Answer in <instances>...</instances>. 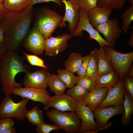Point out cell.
<instances>
[{"instance_id": "obj_1", "label": "cell", "mask_w": 133, "mask_h": 133, "mask_svg": "<svg viewBox=\"0 0 133 133\" xmlns=\"http://www.w3.org/2000/svg\"><path fill=\"white\" fill-rule=\"evenodd\" d=\"M33 7L9 11L1 23L4 30V47L6 51L17 52L29 31L32 20Z\"/></svg>"}, {"instance_id": "obj_2", "label": "cell", "mask_w": 133, "mask_h": 133, "mask_svg": "<svg viewBox=\"0 0 133 133\" xmlns=\"http://www.w3.org/2000/svg\"><path fill=\"white\" fill-rule=\"evenodd\" d=\"M25 58V56L19 55L17 52L7 51L4 54L0 69V80L6 96L12 94L13 90L22 87V83L15 80L18 73L30 72V66L24 63Z\"/></svg>"}, {"instance_id": "obj_3", "label": "cell", "mask_w": 133, "mask_h": 133, "mask_svg": "<svg viewBox=\"0 0 133 133\" xmlns=\"http://www.w3.org/2000/svg\"><path fill=\"white\" fill-rule=\"evenodd\" d=\"M63 17L49 7L43 6L38 11L34 25L47 39L51 36L58 27L66 26L63 22Z\"/></svg>"}, {"instance_id": "obj_4", "label": "cell", "mask_w": 133, "mask_h": 133, "mask_svg": "<svg viewBox=\"0 0 133 133\" xmlns=\"http://www.w3.org/2000/svg\"><path fill=\"white\" fill-rule=\"evenodd\" d=\"M46 115L50 121L61 129L68 132L79 133L82 122L74 112H66L52 109L47 111Z\"/></svg>"}, {"instance_id": "obj_5", "label": "cell", "mask_w": 133, "mask_h": 133, "mask_svg": "<svg viewBox=\"0 0 133 133\" xmlns=\"http://www.w3.org/2000/svg\"><path fill=\"white\" fill-rule=\"evenodd\" d=\"M114 69L118 75L120 80L128 75L133 64V52L121 53L116 50L114 47L109 45L103 47Z\"/></svg>"}, {"instance_id": "obj_6", "label": "cell", "mask_w": 133, "mask_h": 133, "mask_svg": "<svg viewBox=\"0 0 133 133\" xmlns=\"http://www.w3.org/2000/svg\"><path fill=\"white\" fill-rule=\"evenodd\" d=\"M29 100L23 98L16 103L10 95L6 96L0 103V119L14 118L19 121L23 120L27 111L26 106Z\"/></svg>"}, {"instance_id": "obj_7", "label": "cell", "mask_w": 133, "mask_h": 133, "mask_svg": "<svg viewBox=\"0 0 133 133\" xmlns=\"http://www.w3.org/2000/svg\"><path fill=\"white\" fill-rule=\"evenodd\" d=\"M80 17L78 25L74 31L70 34L71 38L73 37H82L83 35V31L87 32L89 34L90 40L93 39L98 43L99 46L103 47L109 45L115 47L103 38L99 32L95 29L89 22L87 17V12L84 9L80 7L79 9Z\"/></svg>"}, {"instance_id": "obj_8", "label": "cell", "mask_w": 133, "mask_h": 133, "mask_svg": "<svg viewBox=\"0 0 133 133\" xmlns=\"http://www.w3.org/2000/svg\"><path fill=\"white\" fill-rule=\"evenodd\" d=\"M45 38L35 25L29 30L23 41L22 46L27 51L38 55L43 54L44 51Z\"/></svg>"}, {"instance_id": "obj_9", "label": "cell", "mask_w": 133, "mask_h": 133, "mask_svg": "<svg viewBox=\"0 0 133 133\" xmlns=\"http://www.w3.org/2000/svg\"><path fill=\"white\" fill-rule=\"evenodd\" d=\"M12 93L22 98H26L34 101L41 103L44 105L45 110H47L50 97L46 89L33 87H21L13 90Z\"/></svg>"}, {"instance_id": "obj_10", "label": "cell", "mask_w": 133, "mask_h": 133, "mask_svg": "<svg viewBox=\"0 0 133 133\" xmlns=\"http://www.w3.org/2000/svg\"><path fill=\"white\" fill-rule=\"evenodd\" d=\"M77 102V109L75 113L82 122L81 126L79 133H87L90 131L98 130L99 126L94 121L92 109L80 102Z\"/></svg>"}, {"instance_id": "obj_11", "label": "cell", "mask_w": 133, "mask_h": 133, "mask_svg": "<svg viewBox=\"0 0 133 133\" xmlns=\"http://www.w3.org/2000/svg\"><path fill=\"white\" fill-rule=\"evenodd\" d=\"M71 38L70 34H65L56 37L51 36L45 39L44 43L45 55L55 57L59 53L63 52L68 47L67 41Z\"/></svg>"}, {"instance_id": "obj_12", "label": "cell", "mask_w": 133, "mask_h": 133, "mask_svg": "<svg viewBox=\"0 0 133 133\" xmlns=\"http://www.w3.org/2000/svg\"><path fill=\"white\" fill-rule=\"evenodd\" d=\"M50 75L45 69L26 73L22 84L26 87L46 89Z\"/></svg>"}, {"instance_id": "obj_13", "label": "cell", "mask_w": 133, "mask_h": 133, "mask_svg": "<svg viewBox=\"0 0 133 133\" xmlns=\"http://www.w3.org/2000/svg\"><path fill=\"white\" fill-rule=\"evenodd\" d=\"M65 7V12L63 17V23L66 24V22H68V29L72 33L75 29L79 19V5L77 0H60Z\"/></svg>"}, {"instance_id": "obj_14", "label": "cell", "mask_w": 133, "mask_h": 133, "mask_svg": "<svg viewBox=\"0 0 133 133\" xmlns=\"http://www.w3.org/2000/svg\"><path fill=\"white\" fill-rule=\"evenodd\" d=\"M103 34L106 41L109 43L115 45L116 39L119 37L122 30L116 19H112L100 24L95 28Z\"/></svg>"}, {"instance_id": "obj_15", "label": "cell", "mask_w": 133, "mask_h": 133, "mask_svg": "<svg viewBox=\"0 0 133 133\" xmlns=\"http://www.w3.org/2000/svg\"><path fill=\"white\" fill-rule=\"evenodd\" d=\"M125 92L123 81L120 80L115 86L109 89L105 98L98 108L123 105Z\"/></svg>"}, {"instance_id": "obj_16", "label": "cell", "mask_w": 133, "mask_h": 133, "mask_svg": "<svg viewBox=\"0 0 133 133\" xmlns=\"http://www.w3.org/2000/svg\"><path fill=\"white\" fill-rule=\"evenodd\" d=\"M92 111L99 128L106 125L114 116L123 114L124 110L123 105H121L92 109Z\"/></svg>"}, {"instance_id": "obj_17", "label": "cell", "mask_w": 133, "mask_h": 133, "mask_svg": "<svg viewBox=\"0 0 133 133\" xmlns=\"http://www.w3.org/2000/svg\"><path fill=\"white\" fill-rule=\"evenodd\" d=\"M50 107L62 111L75 112L77 109V102L67 93L50 97L47 110Z\"/></svg>"}, {"instance_id": "obj_18", "label": "cell", "mask_w": 133, "mask_h": 133, "mask_svg": "<svg viewBox=\"0 0 133 133\" xmlns=\"http://www.w3.org/2000/svg\"><path fill=\"white\" fill-rule=\"evenodd\" d=\"M112 9L108 8L96 7L87 12L88 20L94 28L109 20Z\"/></svg>"}, {"instance_id": "obj_19", "label": "cell", "mask_w": 133, "mask_h": 133, "mask_svg": "<svg viewBox=\"0 0 133 133\" xmlns=\"http://www.w3.org/2000/svg\"><path fill=\"white\" fill-rule=\"evenodd\" d=\"M109 89L106 88H94L90 91L81 102L92 109L98 108L105 98Z\"/></svg>"}, {"instance_id": "obj_20", "label": "cell", "mask_w": 133, "mask_h": 133, "mask_svg": "<svg viewBox=\"0 0 133 133\" xmlns=\"http://www.w3.org/2000/svg\"><path fill=\"white\" fill-rule=\"evenodd\" d=\"M119 77L114 69L105 74L99 76L95 81V88H106L109 89L115 86L120 81Z\"/></svg>"}, {"instance_id": "obj_21", "label": "cell", "mask_w": 133, "mask_h": 133, "mask_svg": "<svg viewBox=\"0 0 133 133\" xmlns=\"http://www.w3.org/2000/svg\"><path fill=\"white\" fill-rule=\"evenodd\" d=\"M98 73L99 76L105 74L114 70L111 62L103 47L98 49L97 53Z\"/></svg>"}, {"instance_id": "obj_22", "label": "cell", "mask_w": 133, "mask_h": 133, "mask_svg": "<svg viewBox=\"0 0 133 133\" xmlns=\"http://www.w3.org/2000/svg\"><path fill=\"white\" fill-rule=\"evenodd\" d=\"M98 49L95 48L90 52V58L88 63L85 76L95 81L99 76L98 73L97 53Z\"/></svg>"}, {"instance_id": "obj_23", "label": "cell", "mask_w": 133, "mask_h": 133, "mask_svg": "<svg viewBox=\"0 0 133 133\" xmlns=\"http://www.w3.org/2000/svg\"><path fill=\"white\" fill-rule=\"evenodd\" d=\"M50 87V91L54 92L55 95H61L65 93L67 88L66 84L53 73L50 74L47 83V87Z\"/></svg>"}, {"instance_id": "obj_24", "label": "cell", "mask_w": 133, "mask_h": 133, "mask_svg": "<svg viewBox=\"0 0 133 133\" xmlns=\"http://www.w3.org/2000/svg\"><path fill=\"white\" fill-rule=\"evenodd\" d=\"M83 58L81 53H72L64 62L66 69L73 73H76L81 65Z\"/></svg>"}, {"instance_id": "obj_25", "label": "cell", "mask_w": 133, "mask_h": 133, "mask_svg": "<svg viewBox=\"0 0 133 133\" xmlns=\"http://www.w3.org/2000/svg\"><path fill=\"white\" fill-rule=\"evenodd\" d=\"M28 123L37 126L40 124L45 123L42 111L36 106L31 110L26 111L25 116Z\"/></svg>"}, {"instance_id": "obj_26", "label": "cell", "mask_w": 133, "mask_h": 133, "mask_svg": "<svg viewBox=\"0 0 133 133\" xmlns=\"http://www.w3.org/2000/svg\"><path fill=\"white\" fill-rule=\"evenodd\" d=\"M123 105L124 112L121 119L122 124L124 126L128 125L133 113V100L125 92Z\"/></svg>"}, {"instance_id": "obj_27", "label": "cell", "mask_w": 133, "mask_h": 133, "mask_svg": "<svg viewBox=\"0 0 133 133\" xmlns=\"http://www.w3.org/2000/svg\"><path fill=\"white\" fill-rule=\"evenodd\" d=\"M58 77L66 84L67 88H70L76 84L77 77L66 69L62 68L57 71Z\"/></svg>"}, {"instance_id": "obj_28", "label": "cell", "mask_w": 133, "mask_h": 133, "mask_svg": "<svg viewBox=\"0 0 133 133\" xmlns=\"http://www.w3.org/2000/svg\"><path fill=\"white\" fill-rule=\"evenodd\" d=\"M31 0H4L3 4L9 11L20 10L27 7Z\"/></svg>"}, {"instance_id": "obj_29", "label": "cell", "mask_w": 133, "mask_h": 133, "mask_svg": "<svg viewBox=\"0 0 133 133\" xmlns=\"http://www.w3.org/2000/svg\"><path fill=\"white\" fill-rule=\"evenodd\" d=\"M89 92L81 86L76 84L66 91L67 94L77 102H80L83 100Z\"/></svg>"}, {"instance_id": "obj_30", "label": "cell", "mask_w": 133, "mask_h": 133, "mask_svg": "<svg viewBox=\"0 0 133 133\" xmlns=\"http://www.w3.org/2000/svg\"><path fill=\"white\" fill-rule=\"evenodd\" d=\"M127 0L133 4V0H98L97 6L119 10L123 7Z\"/></svg>"}, {"instance_id": "obj_31", "label": "cell", "mask_w": 133, "mask_h": 133, "mask_svg": "<svg viewBox=\"0 0 133 133\" xmlns=\"http://www.w3.org/2000/svg\"><path fill=\"white\" fill-rule=\"evenodd\" d=\"M123 23L121 28L124 33L127 34L129 26L133 20V5L128 7L121 16Z\"/></svg>"}, {"instance_id": "obj_32", "label": "cell", "mask_w": 133, "mask_h": 133, "mask_svg": "<svg viewBox=\"0 0 133 133\" xmlns=\"http://www.w3.org/2000/svg\"><path fill=\"white\" fill-rule=\"evenodd\" d=\"M22 52L26 58L31 65L49 69L45 65L44 61L41 58L35 55L28 54L23 51Z\"/></svg>"}, {"instance_id": "obj_33", "label": "cell", "mask_w": 133, "mask_h": 133, "mask_svg": "<svg viewBox=\"0 0 133 133\" xmlns=\"http://www.w3.org/2000/svg\"><path fill=\"white\" fill-rule=\"evenodd\" d=\"M76 84L81 86L89 91L95 88L96 86L95 81L86 76L83 77H77Z\"/></svg>"}, {"instance_id": "obj_34", "label": "cell", "mask_w": 133, "mask_h": 133, "mask_svg": "<svg viewBox=\"0 0 133 133\" xmlns=\"http://www.w3.org/2000/svg\"><path fill=\"white\" fill-rule=\"evenodd\" d=\"M61 129L56 125H52L45 123L41 124L35 128V130L38 133H49L53 131H59Z\"/></svg>"}, {"instance_id": "obj_35", "label": "cell", "mask_w": 133, "mask_h": 133, "mask_svg": "<svg viewBox=\"0 0 133 133\" xmlns=\"http://www.w3.org/2000/svg\"><path fill=\"white\" fill-rule=\"evenodd\" d=\"M122 81L125 92L133 100V77L127 75L123 79Z\"/></svg>"}, {"instance_id": "obj_36", "label": "cell", "mask_w": 133, "mask_h": 133, "mask_svg": "<svg viewBox=\"0 0 133 133\" xmlns=\"http://www.w3.org/2000/svg\"><path fill=\"white\" fill-rule=\"evenodd\" d=\"M80 7L88 12L97 6L98 0H77Z\"/></svg>"}, {"instance_id": "obj_37", "label": "cell", "mask_w": 133, "mask_h": 133, "mask_svg": "<svg viewBox=\"0 0 133 133\" xmlns=\"http://www.w3.org/2000/svg\"><path fill=\"white\" fill-rule=\"evenodd\" d=\"M90 58L89 54L83 57L81 65L79 70L76 73L77 74V77H83L85 76Z\"/></svg>"}, {"instance_id": "obj_38", "label": "cell", "mask_w": 133, "mask_h": 133, "mask_svg": "<svg viewBox=\"0 0 133 133\" xmlns=\"http://www.w3.org/2000/svg\"><path fill=\"white\" fill-rule=\"evenodd\" d=\"M15 122L11 118L0 119V133H4L8 129L13 126Z\"/></svg>"}, {"instance_id": "obj_39", "label": "cell", "mask_w": 133, "mask_h": 133, "mask_svg": "<svg viewBox=\"0 0 133 133\" xmlns=\"http://www.w3.org/2000/svg\"><path fill=\"white\" fill-rule=\"evenodd\" d=\"M50 1L53 2L60 7H62V4L60 0H31L28 7L32 8L33 6L36 3Z\"/></svg>"}, {"instance_id": "obj_40", "label": "cell", "mask_w": 133, "mask_h": 133, "mask_svg": "<svg viewBox=\"0 0 133 133\" xmlns=\"http://www.w3.org/2000/svg\"><path fill=\"white\" fill-rule=\"evenodd\" d=\"M4 30L1 23H0V48L4 47Z\"/></svg>"}, {"instance_id": "obj_41", "label": "cell", "mask_w": 133, "mask_h": 133, "mask_svg": "<svg viewBox=\"0 0 133 133\" xmlns=\"http://www.w3.org/2000/svg\"><path fill=\"white\" fill-rule=\"evenodd\" d=\"M8 11L3 4H0V23H1Z\"/></svg>"}, {"instance_id": "obj_42", "label": "cell", "mask_w": 133, "mask_h": 133, "mask_svg": "<svg viewBox=\"0 0 133 133\" xmlns=\"http://www.w3.org/2000/svg\"><path fill=\"white\" fill-rule=\"evenodd\" d=\"M113 123L112 121H110L104 127L99 128L97 130L91 131L87 132V133H96L100 131L105 130L110 127L113 125Z\"/></svg>"}, {"instance_id": "obj_43", "label": "cell", "mask_w": 133, "mask_h": 133, "mask_svg": "<svg viewBox=\"0 0 133 133\" xmlns=\"http://www.w3.org/2000/svg\"><path fill=\"white\" fill-rule=\"evenodd\" d=\"M6 51V50L4 47L0 48V69L1 67L3 58Z\"/></svg>"}, {"instance_id": "obj_44", "label": "cell", "mask_w": 133, "mask_h": 133, "mask_svg": "<svg viewBox=\"0 0 133 133\" xmlns=\"http://www.w3.org/2000/svg\"><path fill=\"white\" fill-rule=\"evenodd\" d=\"M128 44L131 46L133 47V31L132 32L129 37Z\"/></svg>"}, {"instance_id": "obj_45", "label": "cell", "mask_w": 133, "mask_h": 133, "mask_svg": "<svg viewBox=\"0 0 133 133\" xmlns=\"http://www.w3.org/2000/svg\"><path fill=\"white\" fill-rule=\"evenodd\" d=\"M16 132L15 129L12 126L5 131L4 133H15Z\"/></svg>"}, {"instance_id": "obj_46", "label": "cell", "mask_w": 133, "mask_h": 133, "mask_svg": "<svg viewBox=\"0 0 133 133\" xmlns=\"http://www.w3.org/2000/svg\"><path fill=\"white\" fill-rule=\"evenodd\" d=\"M129 76L133 77V65L132 66L129 72L128 75Z\"/></svg>"}, {"instance_id": "obj_47", "label": "cell", "mask_w": 133, "mask_h": 133, "mask_svg": "<svg viewBox=\"0 0 133 133\" xmlns=\"http://www.w3.org/2000/svg\"><path fill=\"white\" fill-rule=\"evenodd\" d=\"M4 0H0V4H3Z\"/></svg>"}, {"instance_id": "obj_48", "label": "cell", "mask_w": 133, "mask_h": 133, "mask_svg": "<svg viewBox=\"0 0 133 133\" xmlns=\"http://www.w3.org/2000/svg\"><path fill=\"white\" fill-rule=\"evenodd\" d=\"M1 83V82H0V83Z\"/></svg>"}]
</instances>
